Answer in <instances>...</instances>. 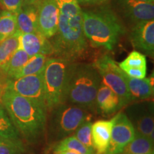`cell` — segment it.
<instances>
[{"label":"cell","instance_id":"e575fe53","mask_svg":"<svg viewBox=\"0 0 154 154\" xmlns=\"http://www.w3.org/2000/svg\"><path fill=\"white\" fill-rule=\"evenodd\" d=\"M138 1H141L143 2H147V3H153L154 0H138Z\"/></svg>","mask_w":154,"mask_h":154},{"label":"cell","instance_id":"6da1fadb","mask_svg":"<svg viewBox=\"0 0 154 154\" xmlns=\"http://www.w3.org/2000/svg\"><path fill=\"white\" fill-rule=\"evenodd\" d=\"M0 103L19 134L26 139L34 141L43 134L47 124V109L45 106L8 90L0 93Z\"/></svg>","mask_w":154,"mask_h":154},{"label":"cell","instance_id":"cb8c5ba5","mask_svg":"<svg viewBox=\"0 0 154 154\" xmlns=\"http://www.w3.org/2000/svg\"><path fill=\"white\" fill-rule=\"evenodd\" d=\"M69 150L79 154H96L95 150L86 147L75 137L74 135L64 138L55 146L54 150Z\"/></svg>","mask_w":154,"mask_h":154},{"label":"cell","instance_id":"ffe728a7","mask_svg":"<svg viewBox=\"0 0 154 154\" xmlns=\"http://www.w3.org/2000/svg\"><path fill=\"white\" fill-rule=\"evenodd\" d=\"M0 138L13 141L21 140L19 131L13 124L2 103H0Z\"/></svg>","mask_w":154,"mask_h":154},{"label":"cell","instance_id":"5b68a950","mask_svg":"<svg viewBox=\"0 0 154 154\" xmlns=\"http://www.w3.org/2000/svg\"><path fill=\"white\" fill-rule=\"evenodd\" d=\"M73 62L59 57L47 59L43 74L47 110H52L64 103L69 72Z\"/></svg>","mask_w":154,"mask_h":154},{"label":"cell","instance_id":"8d00e7d4","mask_svg":"<svg viewBox=\"0 0 154 154\" xmlns=\"http://www.w3.org/2000/svg\"><path fill=\"white\" fill-rule=\"evenodd\" d=\"M119 154H130V153H119Z\"/></svg>","mask_w":154,"mask_h":154},{"label":"cell","instance_id":"52a82bcc","mask_svg":"<svg viewBox=\"0 0 154 154\" xmlns=\"http://www.w3.org/2000/svg\"><path fill=\"white\" fill-rule=\"evenodd\" d=\"M93 66L99 72L102 83L110 88L118 96L121 109L133 101L121 70L117 63L109 55H103L94 62Z\"/></svg>","mask_w":154,"mask_h":154},{"label":"cell","instance_id":"4fadbf2b","mask_svg":"<svg viewBox=\"0 0 154 154\" xmlns=\"http://www.w3.org/2000/svg\"><path fill=\"white\" fill-rule=\"evenodd\" d=\"M20 47L24 49L29 57L36 54L45 56L54 54V49L51 42L39 32L21 34Z\"/></svg>","mask_w":154,"mask_h":154},{"label":"cell","instance_id":"ac0fdd59","mask_svg":"<svg viewBox=\"0 0 154 154\" xmlns=\"http://www.w3.org/2000/svg\"><path fill=\"white\" fill-rule=\"evenodd\" d=\"M21 33L17 30L15 33L0 42V73L7 66L11 57L20 46Z\"/></svg>","mask_w":154,"mask_h":154},{"label":"cell","instance_id":"1f68e13d","mask_svg":"<svg viewBox=\"0 0 154 154\" xmlns=\"http://www.w3.org/2000/svg\"><path fill=\"white\" fill-rule=\"evenodd\" d=\"M109 0H78L79 5H102L107 3Z\"/></svg>","mask_w":154,"mask_h":154},{"label":"cell","instance_id":"7a4b0ae2","mask_svg":"<svg viewBox=\"0 0 154 154\" xmlns=\"http://www.w3.org/2000/svg\"><path fill=\"white\" fill-rule=\"evenodd\" d=\"M82 19L84 35L94 47L111 51L126 32L120 19L107 7L82 10Z\"/></svg>","mask_w":154,"mask_h":154},{"label":"cell","instance_id":"836d02e7","mask_svg":"<svg viewBox=\"0 0 154 154\" xmlns=\"http://www.w3.org/2000/svg\"><path fill=\"white\" fill-rule=\"evenodd\" d=\"M38 0H23L24 5H26V4H32L36 2Z\"/></svg>","mask_w":154,"mask_h":154},{"label":"cell","instance_id":"484cf974","mask_svg":"<svg viewBox=\"0 0 154 154\" xmlns=\"http://www.w3.org/2000/svg\"><path fill=\"white\" fill-rule=\"evenodd\" d=\"M136 131L153 141L154 121L151 113L146 112L138 117L136 121Z\"/></svg>","mask_w":154,"mask_h":154},{"label":"cell","instance_id":"d590c367","mask_svg":"<svg viewBox=\"0 0 154 154\" xmlns=\"http://www.w3.org/2000/svg\"><path fill=\"white\" fill-rule=\"evenodd\" d=\"M3 140H4V139H2V138H0V143H1L3 141Z\"/></svg>","mask_w":154,"mask_h":154},{"label":"cell","instance_id":"d6986e66","mask_svg":"<svg viewBox=\"0 0 154 154\" xmlns=\"http://www.w3.org/2000/svg\"><path fill=\"white\" fill-rule=\"evenodd\" d=\"M122 152L130 154H154L153 141L136 131L134 139L127 144Z\"/></svg>","mask_w":154,"mask_h":154},{"label":"cell","instance_id":"277c9868","mask_svg":"<svg viewBox=\"0 0 154 154\" xmlns=\"http://www.w3.org/2000/svg\"><path fill=\"white\" fill-rule=\"evenodd\" d=\"M51 38L54 54L57 57L72 61L82 57L88 48L83 29L82 12L74 17L59 12L58 30Z\"/></svg>","mask_w":154,"mask_h":154},{"label":"cell","instance_id":"e0dca14e","mask_svg":"<svg viewBox=\"0 0 154 154\" xmlns=\"http://www.w3.org/2000/svg\"><path fill=\"white\" fill-rule=\"evenodd\" d=\"M124 76L133 100L147 99L153 95V86L150 78H132L125 74L124 72Z\"/></svg>","mask_w":154,"mask_h":154},{"label":"cell","instance_id":"8fae6325","mask_svg":"<svg viewBox=\"0 0 154 154\" xmlns=\"http://www.w3.org/2000/svg\"><path fill=\"white\" fill-rule=\"evenodd\" d=\"M133 47L142 53L153 57L154 21H141L134 24L129 34Z\"/></svg>","mask_w":154,"mask_h":154},{"label":"cell","instance_id":"9a60e30c","mask_svg":"<svg viewBox=\"0 0 154 154\" xmlns=\"http://www.w3.org/2000/svg\"><path fill=\"white\" fill-rule=\"evenodd\" d=\"M17 29L22 34L34 33L38 29V10L36 3L23 5L17 13Z\"/></svg>","mask_w":154,"mask_h":154},{"label":"cell","instance_id":"3957f363","mask_svg":"<svg viewBox=\"0 0 154 154\" xmlns=\"http://www.w3.org/2000/svg\"><path fill=\"white\" fill-rule=\"evenodd\" d=\"M101 82L93 64L74 61L69 72L64 103L93 110L96 107V94Z\"/></svg>","mask_w":154,"mask_h":154},{"label":"cell","instance_id":"f546056e","mask_svg":"<svg viewBox=\"0 0 154 154\" xmlns=\"http://www.w3.org/2000/svg\"><path fill=\"white\" fill-rule=\"evenodd\" d=\"M0 5L6 11L17 13L24 5L23 0H0Z\"/></svg>","mask_w":154,"mask_h":154},{"label":"cell","instance_id":"4dcf8cb0","mask_svg":"<svg viewBox=\"0 0 154 154\" xmlns=\"http://www.w3.org/2000/svg\"><path fill=\"white\" fill-rule=\"evenodd\" d=\"M147 69H128L124 71V73L128 76L136 79H143L146 76Z\"/></svg>","mask_w":154,"mask_h":154},{"label":"cell","instance_id":"ba28073f","mask_svg":"<svg viewBox=\"0 0 154 154\" xmlns=\"http://www.w3.org/2000/svg\"><path fill=\"white\" fill-rule=\"evenodd\" d=\"M43 72L37 74L20 77L16 79H7L3 83H0V93L4 90H8L34 100L46 107Z\"/></svg>","mask_w":154,"mask_h":154},{"label":"cell","instance_id":"d6a6232c","mask_svg":"<svg viewBox=\"0 0 154 154\" xmlns=\"http://www.w3.org/2000/svg\"><path fill=\"white\" fill-rule=\"evenodd\" d=\"M54 154H79L77 152L69 151V150H56L54 151Z\"/></svg>","mask_w":154,"mask_h":154},{"label":"cell","instance_id":"30bf717a","mask_svg":"<svg viewBox=\"0 0 154 154\" xmlns=\"http://www.w3.org/2000/svg\"><path fill=\"white\" fill-rule=\"evenodd\" d=\"M38 29L47 38L55 35L59 25V10L54 0H38Z\"/></svg>","mask_w":154,"mask_h":154},{"label":"cell","instance_id":"4316f807","mask_svg":"<svg viewBox=\"0 0 154 154\" xmlns=\"http://www.w3.org/2000/svg\"><path fill=\"white\" fill-rule=\"evenodd\" d=\"M59 12L67 17H74L82 12L78 0H54Z\"/></svg>","mask_w":154,"mask_h":154},{"label":"cell","instance_id":"2e32d148","mask_svg":"<svg viewBox=\"0 0 154 154\" xmlns=\"http://www.w3.org/2000/svg\"><path fill=\"white\" fill-rule=\"evenodd\" d=\"M96 106L104 114H111L121 109L118 96L102 82L96 94Z\"/></svg>","mask_w":154,"mask_h":154},{"label":"cell","instance_id":"9c48e42d","mask_svg":"<svg viewBox=\"0 0 154 154\" xmlns=\"http://www.w3.org/2000/svg\"><path fill=\"white\" fill-rule=\"evenodd\" d=\"M111 140L104 154H119L134 139L136 128L127 116L120 113L114 116Z\"/></svg>","mask_w":154,"mask_h":154},{"label":"cell","instance_id":"5bb4252c","mask_svg":"<svg viewBox=\"0 0 154 154\" xmlns=\"http://www.w3.org/2000/svg\"><path fill=\"white\" fill-rule=\"evenodd\" d=\"M114 117L111 120H99L91 125V139L96 154H104L111 140Z\"/></svg>","mask_w":154,"mask_h":154},{"label":"cell","instance_id":"d4e9b609","mask_svg":"<svg viewBox=\"0 0 154 154\" xmlns=\"http://www.w3.org/2000/svg\"><path fill=\"white\" fill-rule=\"evenodd\" d=\"M119 66L124 72L128 69H147L146 56L138 51H133L124 61L119 63Z\"/></svg>","mask_w":154,"mask_h":154},{"label":"cell","instance_id":"f1b7e54d","mask_svg":"<svg viewBox=\"0 0 154 154\" xmlns=\"http://www.w3.org/2000/svg\"><path fill=\"white\" fill-rule=\"evenodd\" d=\"M25 152L22 140L13 141L4 139L0 143V154H22Z\"/></svg>","mask_w":154,"mask_h":154},{"label":"cell","instance_id":"83f0119b","mask_svg":"<svg viewBox=\"0 0 154 154\" xmlns=\"http://www.w3.org/2000/svg\"><path fill=\"white\" fill-rule=\"evenodd\" d=\"M91 121H85L74 132V136L86 147L94 150L91 139Z\"/></svg>","mask_w":154,"mask_h":154},{"label":"cell","instance_id":"603a6c76","mask_svg":"<svg viewBox=\"0 0 154 154\" xmlns=\"http://www.w3.org/2000/svg\"><path fill=\"white\" fill-rule=\"evenodd\" d=\"M17 29V13L8 11L0 12V42L13 35Z\"/></svg>","mask_w":154,"mask_h":154},{"label":"cell","instance_id":"7402d4cb","mask_svg":"<svg viewBox=\"0 0 154 154\" xmlns=\"http://www.w3.org/2000/svg\"><path fill=\"white\" fill-rule=\"evenodd\" d=\"M29 58L27 54L19 46V47L11 57L10 60L7 63V66L2 74L5 75L7 79H13L14 75L27 62Z\"/></svg>","mask_w":154,"mask_h":154},{"label":"cell","instance_id":"44dd1931","mask_svg":"<svg viewBox=\"0 0 154 154\" xmlns=\"http://www.w3.org/2000/svg\"><path fill=\"white\" fill-rule=\"evenodd\" d=\"M47 59V56L43 54H36L31 57L24 66L11 79H16L22 76L39 74L44 71Z\"/></svg>","mask_w":154,"mask_h":154},{"label":"cell","instance_id":"74e56055","mask_svg":"<svg viewBox=\"0 0 154 154\" xmlns=\"http://www.w3.org/2000/svg\"><path fill=\"white\" fill-rule=\"evenodd\" d=\"M0 12H1V10H0Z\"/></svg>","mask_w":154,"mask_h":154},{"label":"cell","instance_id":"7c38bea8","mask_svg":"<svg viewBox=\"0 0 154 154\" xmlns=\"http://www.w3.org/2000/svg\"><path fill=\"white\" fill-rule=\"evenodd\" d=\"M116 2L124 16L134 24L154 19L153 3L138 0H116Z\"/></svg>","mask_w":154,"mask_h":154},{"label":"cell","instance_id":"8992f818","mask_svg":"<svg viewBox=\"0 0 154 154\" xmlns=\"http://www.w3.org/2000/svg\"><path fill=\"white\" fill-rule=\"evenodd\" d=\"M50 119V133L54 139L70 136L87 120V110L69 103H63L53 109Z\"/></svg>","mask_w":154,"mask_h":154}]
</instances>
